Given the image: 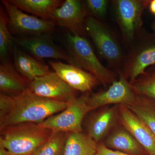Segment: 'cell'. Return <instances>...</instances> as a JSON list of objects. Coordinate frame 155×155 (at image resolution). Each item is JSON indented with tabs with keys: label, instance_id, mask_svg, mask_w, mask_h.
Segmentation results:
<instances>
[{
	"label": "cell",
	"instance_id": "obj_9",
	"mask_svg": "<svg viewBox=\"0 0 155 155\" xmlns=\"http://www.w3.org/2000/svg\"><path fill=\"white\" fill-rule=\"evenodd\" d=\"M88 13L84 1L66 0L55 10L51 20L55 25L68 28L71 33L84 37Z\"/></svg>",
	"mask_w": 155,
	"mask_h": 155
},
{
	"label": "cell",
	"instance_id": "obj_2",
	"mask_svg": "<svg viewBox=\"0 0 155 155\" xmlns=\"http://www.w3.org/2000/svg\"><path fill=\"white\" fill-rule=\"evenodd\" d=\"M66 43L72 65L91 73L106 89L117 80L116 73L101 63L90 43L84 36L68 32Z\"/></svg>",
	"mask_w": 155,
	"mask_h": 155
},
{
	"label": "cell",
	"instance_id": "obj_16",
	"mask_svg": "<svg viewBox=\"0 0 155 155\" xmlns=\"http://www.w3.org/2000/svg\"><path fill=\"white\" fill-rule=\"evenodd\" d=\"M13 58L15 69L29 82L51 72L48 66L43 62L25 52L20 48L14 47Z\"/></svg>",
	"mask_w": 155,
	"mask_h": 155
},
{
	"label": "cell",
	"instance_id": "obj_20",
	"mask_svg": "<svg viewBox=\"0 0 155 155\" xmlns=\"http://www.w3.org/2000/svg\"><path fill=\"white\" fill-rule=\"evenodd\" d=\"M97 143L87 134L68 133L63 155H94Z\"/></svg>",
	"mask_w": 155,
	"mask_h": 155
},
{
	"label": "cell",
	"instance_id": "obj_4",
	"mask_svg": "<svg viewBox=\"0 0 155 155\" xmlns=\"http://www.w3.org/2000/svg\"><path fill=\"white\" fill-rule=\"evenodd\" d=\"M155 65V21L150 31L142 29L127 49L122 73L132 83L150 67Z\"/></svg>",
	"mask_w": 155,
	"mask_h": 155
},
{
	"label": "cell",
	"instance_id": "obj_18",
	"mask_svg": "<svg viewBox=\"0 0 155 155\" xmlns=\"http://www.w3.org/2000/svg\"><path fill=\"white\" fill-rule=\"evenodd\" d=\"M29 82L9 62L4 61L0 65V90L2 93L21 94L27 90Z\"/></svg>",
	"mask_w": 155,
	"mask_h": 155
},
{
	"label": "cell",
	"instance_id": "obj_6",
	"mask_svg": "<svg viewBox=\"0 0 155 155\" xmlns=\"http://www.w3.org/2000/svg\"><path fill=\"white\" fill-rule=\"evenodd\" d=\"M150 0H114V15L125 47L128 49L142 29V16Z\"/></svg>",
	"mask_w": 155,
	"mask_h": 155
},
{
	"label": "cell",
	"instance_id": "obj_1",
	"mask_svg": "<svg viewBox=\"0 0 155 155\" xmlns=\"http://www.w3.org/2000/svg\"><path fill=\"white\" fill-rule=\"evenodd\" d=\"M68 103L50 99L26 90L17 95H4L0 99V129L22 123H39L64 110Z\"/></svg>",
	"mask_w": 155,
	"mask_h": 155
},
{
	"label": "cell",
	"instance_id": "obj_22",
	"mask_svg": "<svg viewBox=\"0 0 155 155\" xmlns=\"http://www.w3.org/2000/svg\"><path fill=\"white\" fill-rule=\"evenodd\" d=\"M130 84L137 94L155 101V65L147 69Z\"/></svg>",
	"mask_w": 155,
	"mask_h": 155
},
{
	"label": "cell",
	"instance_id": "obj_8",
	"mask_svg": "<svg viewBox=\"0 0 155 155\" xmlns=\"http://www.w3.org/2000/svg\"><path fill=\"white\" fill-rule=\"evenodd\" d=\"M118 73L119 79L114 81L106 90L89 95L87 104L91 111L109 105L129 106L135 102L138 95L122 72Z\"/></svg>",
	"mask_w": 155,
	"mask_h": 155
},
{
	"label": "cell",
	"instance_id": "obj_17",
	"mask_svg": "<svg viewBox=\"0 0 155 155\" xmlns=\"http://www.w3.org/2000/svg\"><path fill=\"white\" fill-rule=\"evenodd\" d=\"M105 145L128 155H143L147 153L135 138L124 127L112 131L105 140Z\"/></svg>",
	"mask_w": 155,
	"mask_h": 155
},
{
	"label": "cell",
	"instance_id": "obj_10",
	"mask_svg": "<svg viewBox=\"0 0 155 155\" xmlns=\"http://www.w3.org/2000/svg\"><path fill=\"white\" fill-rule=\"evenodd\" d=\"M27 90L38 96L66 102L77 97V91L69 86L54 72L30 81Z\"/></svg>",
	"mask_w": 155,
	"mask_h": 155
},
{
	"label": "cell",
	"instance_id": "obj_15",
	"mask_svg": "<svg viewBox=\"0 0 155 155\" xmlns=\"http://www.w3.org/2000/svg\"><path fill=\"white\" fill-rule=\"evenodd\" d=\"M119 120V106L101 109L90 117L87 125V134L98 143L105 137Z\"/></svg>",
	"mask_w": 155,
	"mask_h": 155
},
{
	"label": "cell",
	"instance_id": "obj_12",
	"mask_svg": "<svg viewBox=\"0 0 155 155\" xmlns=\"http://www.w3.org/2000/svg\"><path fill=\"white\" fill-rule=\"evenodd\" d=\"M14 41L20 48L25 50L39 61L43 62L42 60L45 58H52L64 60L72 64L67 53L58 47L48 34L14 39Z\"/></svg>",
	"mask_w": 155,
	"mask_h": 155
},
{
	"label": "cell",
	"instance_id": "obj_28",
	"mask_svg": "<svg viewBox=\"0 0 155 155\" xmlns=\"http://www.w3.org/2000/svg\"><path fill=\"white\" fill-rule=\"evenodd\" d=\"M0 155H12L1 143H0Z\"/></svg>",
	"mask_w": 155,
	"mask_h": 155
},
{
	"label": "cell",
	"instance_id": "obj_23",
	"mask_svg": "<svg viewBox=\"0 0 155 155\" xmlns=\"http://www.w3.org/2000/svg\"><path fill=\"white\" fill-rule=\"evenodd\" d=\"M68 133L53 131L47 141L38 148L32 155H63Z\"/></svg>",
	"mask_w": 155,
	"mask_h": 155
},
{
	"label": "cell",
	"instance_id": "obj_13",
	"mask_svg": "<svg viewBox=\"0 0 155 155\" xmlns=\"http://www.w3.org/2000/svg\"><path fill=\"white\" fill-rule=\"evenodd\" d=\"M119 120L122 126L133 136L148 155H155V134L127 106L119 105Z\"/></svg>",
	"mask_w": 155,
	"mask_h": 155
},
{
	"label": "cell",
	"instance_id": "obj_24",
	"mask_svg": "<svg viewBox=\"0 0 155 155\" xmlns=\"http://www.w3.org/2000/svg\"><path fill=\"white\" fill-rule=\"evenodd\" d=\"M2 8L0 13V57L5 60L12 46L14 38L11 36L7 25V20Z\"/></svg>",
	"mask_w": 155,
	"mask_h": 155
},
{
	"label": "cell",
	"instance_id": "obj_7",
	"mask_svg": "<svg viewBox=\"0 0 155 155\" xmlns=\"http://www.w3.org/2000/svg\"><path fill=\"white\" fill-rule=\"evenodd\" d=\"M89 93H84L68 102L67 108L64 110L57 115L50 116L39 125L53 131L82 132L83 119L91 111L87 104Z\"/></svg>",
	"mask_w": 155,
	"mask_h": 155
},
{
	"label": "cell",
	"instance_id": "obj_25",
	"mask_svg": "<svg viewBox=\"0 0 155 155\" xmlns=\"http://www.w3.org/2000/svg\"><path fill=\"white\" fill-rule=\"evenodd\" d=\"M87 10L90 12L92 17L102 18L105 17L109 1L107 0H86L84 1Z\"/></svg>",
	"mask_w": 155,
	"mask_h": 155
},
{
	"label": "cell",
	"instance_id": "obj_29",
	"mask_svg": "<svg viewBox=\"0 0 155 155\" xmlns=\"http://www.w3.org/2000/svg\"></svg>",
	"mask_w": 155,
	"mask_h": 155
},
{
	"label": "cell",
	"instance_id": "obj_26",
	"mask_svg": "<svg viewBox=\"0 0 155 155\" xmlns=\"http://www.w3.org/2000/svg\"><path fill=\"white\" fill-rule=\"evenodd\" d=\"M94 155H128L121 152L114 150L107 147L103 143L97 145V150Z\"/></svg>",
	"mask_w": 155,
	"mask_h": 155
},
{
	"label": "cell",
	"instance_id": "obj_3",
	"mask_svg": "<svg viewBox=\"0 0 155 155\" xmlns=\"http://www.w3.org/2000/svg\"><path fill=\"white\" fill-rule=\"evenodd\" d=\"M53 132L37 123H22L1 130L0 143L12 155H31Z\"/></svg>",
	"mask_w": 155,
	"mask_h": 155
},
{
	"label": "cell",
	"instance_id": "obj_5",
	"mask_svg": "<svg viewBox=\"0 0 155 155\" xmlns=\"http://www.w3.org/2000/svg\"><path fill=\"white\" fill-rule=\"evenodd\" d=\"M85 30L93 42L100 55L110 68L122 72L126 54L116 34L105 23L92 16H88Z\"/></svg>",
	"mask_w": 155,
	"mask_h": 155
},
{
	"label": "cell",
	"instance_id": "obj_14",
	"mask_svg": "<svg viewBox=\"0 0 155 155\" xmlns=\"http://www.w3.org/2000/svg\"><path fill=\"white\" fill-rule=\"evenodd\" d=\"M48 63L62 80L77 91L91 92L100 84L91 73L72 64L50 61Z\"/></svg>",
	"mask_w": 155,
	"mask_h": 155
},
{
	"label": "cell",
	"instance_id": "obj_19",
	"mask_svg": "<svg viewBox=\"0 0 155 155\" xmlns=\"http://www.w3.org/2000/svg\"><path fill=\"white\" fill-rule=\"evenodd\" d=\"M8 2L22 11L48 20H51L55 10L64 2L60 0H9Z\"/></svg>",
	"mask_w": 155,
	"mask_h": 155
},
{
	"label": "cell",
	"instance_id": "obj_21",
	"mask_svg": "<svg viewBox=\"0 0 155 155\" xmlns=\"http://www.w3.org/2000/svg\"><path fill=\"white\" fill-rule=\"evenodd\" d=\"M127 106L148 126L155 135V101L138 95L135 102Z\"/></svg>",
	"mask_w": 155,
	"mask_h": 155
},
{
	"label": "cell",
	"instance_id": "obj_27",
	"mask_svg": "<svg viewBox=\"0 0 155 155\" xmlns=\"http://www.w3.org/2000/svg\"><path fill=\"white\" fill-rule=\"evenodd\" d=\"M148 7L151 13L155 16V0H150Z\"/></svg>",
	"mask_w": 155,
	"mask_h": 155
},
{
	"label": "cell",
	"instance_id": "obj_11",
	"mask_svg": "<svg viewBox=\"0 0 155 155\" xmlns=\"http://www.w3.org/2000/svg\"><path fill=\"white\" fill-rule=\"evenodd\" d=\"M1 2L8 13L10 27L17 33L34 36L50 33L54 28L55 24L51 20L25 14L8 1Z\"/></svg>",
	"mask_w": 155,
	"mask_h": 155
}]
</instances>
